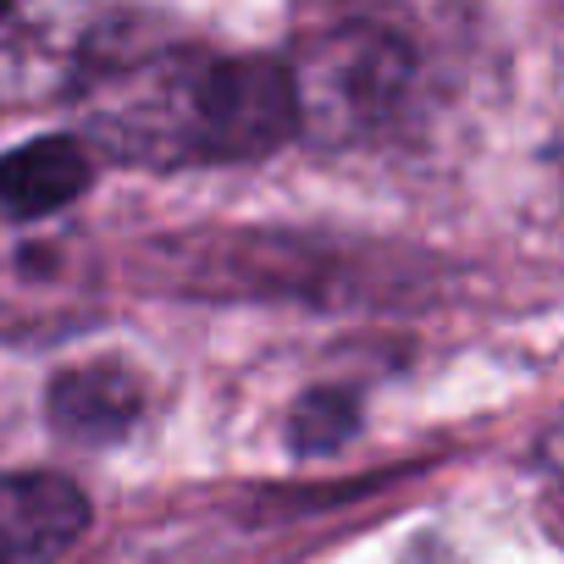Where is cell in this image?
<instances>
[{
	"label": "cell",
	"instance_id": "1",
	"mask_svg": "<svg viewBox=\"0 0 564 564\" xmlns=\"http://www.w3.org/2000/svg\"><path fill=\"white\" fill-rule=\"evenodd\" d=\"M84 95L89 139L133 166H243L282 150L294 122L289 73L271 56H210L166 45L144 56L95 51L73 84Z\"/></svg>",
	"mask_w": 564,
	"mask_h": 564
},
{
	"label": "cell",
	"instance_id": "2",
	"mask_svg": "<svg viewBox=\"0 0 564 564\" xmlns=\"http://www.w3.org/2000/svg\"><path fill=\"white\" fill-rule=\"evenodd\" d=\"M282 73L294 89V122L311 139L360 144L388 133L410 111L421 56L393 12L366 0H333L300 23Z\"/></svg>",
	"mask_w": 564,
	"mask_h": 564
},
{
	"label": "cell",
	"instance_id": "3",
	"mask_svg": "<svg viewBox=\"0 0 564 564\" xmlns=\"http://www.w3.org/2000/svg\"><path fill=\"white\" fill-rule=\"evenodd\" d=\"M106 29V0H0V111L78 84Z\"/></svg>",
	"mask_w": 564,
	"mask_h": 564
},
{
	"label": "cell",
	"instance_id": "4",
	"mask_svg": "<svg viewBox=\"0 0 564 564\" xmlns=\"http://www.w3.org/2000/svg\"><path fill=\"white\" fill-rule=\"evenodd\" d=\"M84 531L89 498L67 476H0V564H62Z\"/></svg>",
	"mask_w": 564,
	"mask_h": 564
},
{
	"label": "cell",
	"instance_id": "5",
	"mask_svg": "<svg viewBox=\"0 0 564 564\" xmlns=\"http://www.w3.org/2000/svg\"><path fill=\"white\" fill-rule=\"evenodd\" d=\"M144 415V382L128 366H78L62 371L51 388V421L67 437L84 443H111L122 432H133V421Z\"/></svg>",
	"mask_w": 564,
	"mask_h": 564
},
{
	"label": "cell",
	"instance_id": "6",
	"mask_svg": "<svg viewBox=\"0 0 564 564\" xmlns=\"http://www.w3.org/2000/svg\"><path fill=\"white\" fill-rule=\"evenodd\" d=\"M89 188V155L78 139L51 133L34 144H18L12 155H0V210L29 221L73 205Z\"/></svg>",
	"mask_w": 564,
	"mask_h": 564
},
{
	"label": "cell",
	"instance_id": "7",
	"mask_svg": "<svg viewBox=\"0 0 564 564\" xmlns=\"http://www.w3.org/2000/svg\"><path fill=\"white\" fill-rule=\"evenodd\" d=\"M349 432H355V399L338 393V388H322V393H311V399L294 410V448H300V454H327V448H338Z\"/></svg>",
	"mask_w": 564,
	"mask_h": 564
}]
</instances>
